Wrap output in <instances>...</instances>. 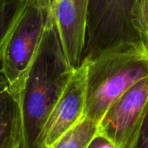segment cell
<instances>
[{"label":"cell","mask_w":148,"mask_h":148,"mask_svg":"<svg viewBox=\"0 0 148 148\" xmlns=\"http://www.w3.org/2000/svg\"><path fill=\"white\" fill-rule=\"evenodd\" d=\"M28 0H0V60Z\"/></svg>","instance_id":"cell-9"},{"label":"cell","mask_w":148,"mask_h":148,"mask_svg":"<svg viewBox=\"0 0 148 148\" xmlns=\"http://www.w3.org/2000/svg\"><path fill=\"white\" fill-rule=\"evenodd\" d=\"M148 106V76L143 78L106 111L98 123V134L117 148H131L146 116Z\"/></svg>","instance_id":"cell-5"},{"label":"cell","mask_w":148,"mask_h":148,"mask_svg":"<svg viewBox=\"0 0 148 148\" xmlns=\"http://www.w3.org/2000/svg\"><path fill=\"white\" fill-rule=\"evenodd\" d=\"M87 71L86 61L73 69L62 94L39 134L36 148L49 147L84 118Z\"/></svg>","instance_id":"cell-7"},{"label":"cell","mask_w":148,"mask_h":148,"mask_svg":"<svg viewBox=\"0 0 148 148\" xmlns=\"http://www.w3.org/2000/svg\"><path fill=\"white\" fill-rule=\"evenodd\" d=\"M87 148H117V147L108 138L97 133L91 140Z\"/></svg>","instance_id":"cell-13"},{"label":"cell","mask_w":148,"mask_h":148,"mask_svg":"<svg viewBox=\"0 0 148 148\" xmlns=\"http://www.w3.org/2000/svg\"><path fill=\"white\" fill-rule=\"evenodd\" d=\"M131 148H148V106L139 134Z\"/></svg>","instance_id":"cell-12"},{"label":"cell","mask_w":148,"mask_h":148,"mask_svg":"<svg viewBox=\"0 0 148 148\" xmlns=\"http://www.w3.org/2000/svg\"><path fill=\"white\" fill-rule=\"evenodd\" d=\"M72 71L56 31L47 16L45 30L20 101L21 148H36L39 134Z\"/></svg>","instance_id":"cell-1"},{"label":"cell","mask_w":148,"mask_h":148,"mask_svg":"<svg viewBox=\"0 0 148 148\" xmlns=\"http://www.w3.org/2000/svg\"><path fill=\"white\" fill-rule=\"evenodd\" d=\"M21 148L20 105L0 75V148Z\"/></svg>","instance_id":"cell-8"},{"label":"cell","mask_w":148,"mask_h":148,"mask_svg":"<svg viewBox=\"0 0 148 148\" xmlns=\"http://www.w3.org/2000/svg\"><path fill=\"white\" fill-rule=\"evenodd\" d=\"M134 0H91L83 60L119 45L140 42L131 23Z\"/></svg>","instance_id":"cell-4"},{"label":"cell","mask_w":148,"mask_h":148,"mask_svg":"<svg viewBox=\"0 0 148 148\" xmlns=\"http://www.w3.org/2000/svg\"><path fill=\"white\" fill-rule=\"evenodd\" d=\"M46 23L47 12L42 0H28L2 54L0 75L19 105L24 83L38 51Z\"/></svg>","instance_id":"cell-3"},{"label":"cell","mask_w":148,"mask_h":148,"mask_svg":"<svg viewBox=\"0 0 148 148\" xmlns=\"http://www.w3.org/2000/svg\"><path fill=\"white\" fill-rule=\"evenodd\" d=\"M131 23L139 40L148 50V0H134Z\"/></svg>","instance_id":"cell-11"},{"label":"cell","mask_w":148,"mask_h":148,"mask_svg":"<svg viewBox=\"0 0 148 148\" xmlns=\"http://www.w3.org/2000/svg\"><path fill=\"white\" fill-rule=\"evenodd\" d=\"M52 23L63 54L74 69L82 61L86 47L91 0H42Z\"/></svg>","instance_id":"cell-6"},{"label":"cell","mask_w":148,"mask_h":148,"mask_svg":"<svg viewBox=\"0 0 148 148\" xmlns=\"http://www.w3.org/2000/svg\"><path fill=\"white\" fill-rule=\"evenodd\" d=\"M97 133L98 125L84 117L76 126L48 148H87Z\"/></svg>","instance_id":"cell-10"},{"label":"cell","mask_w":148,"mask_h":148,"mask_svg":"<svg viewBox=\"0 0 148 148\" xmlns=\"http://www.w3.org/2000/svg\"><path fill=\"white\" fill-rule=\"evenodd\" d=\"M87 62L84 117L98 125L109 107L148 76V50L141 42L104 50Z\"/></svg>","instance_id":"cell-2"},{"label":"cell","mask_w":148,"mask_h":148,"mask_svg":"<svg viewBox=\"0 0 148 148\" xmlns=\"http://www.w3.org/2000/svg\"><path fill=\"white\" fill-rule=\"evenodd\" d=\"M18 148H19V147H18Z\"/></svg>","instance_id":"cell-14"}]
</instances>
